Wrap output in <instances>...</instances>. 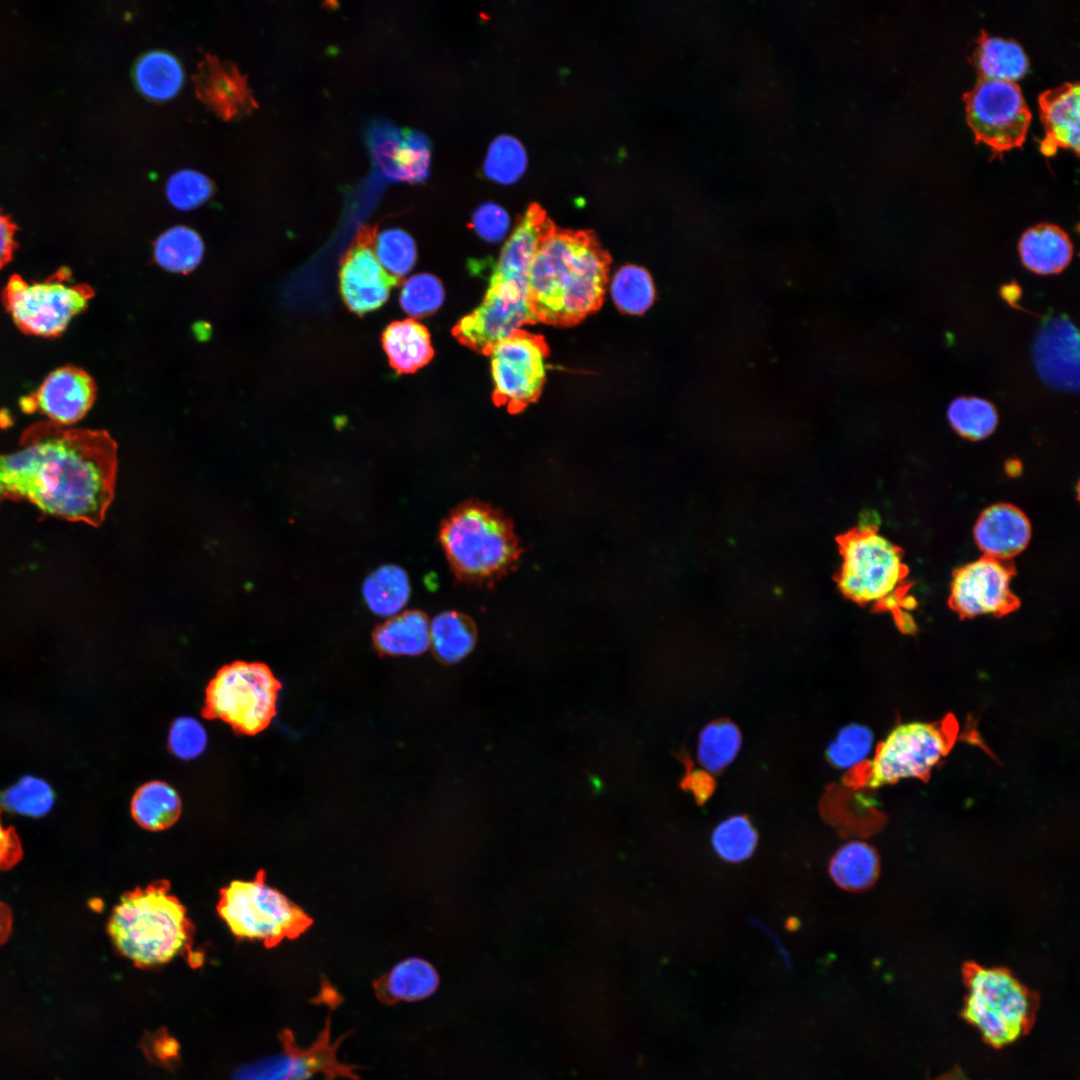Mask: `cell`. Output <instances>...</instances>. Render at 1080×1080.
Instances as JSON below:
<instances>
[{"label": "cell", "mask_w": 1080, "mask_h": 1080, "mask_svg": "<svg viewBox=\"0 0 1080 1080\" xmlns=\"http://www.w3.org/2000/svg\"><path fill=\"white\" fill-rule=\"evenodd\" d=\"M978 77L1015 81L1027 71L1029 61L1023 47L1014 39L981 30L972 52Z\"/></svg>", "instance_id": "obj_25"}, {"label": "cell", "mask_w": 1080, "mask_h": 1080, "mask_svg": "<svg viewBox=\"0 0 1080 1080\" xmlns=\"http://www.w3.org/2000/svg\"><path fill=\"white\" fill-rule=\"evenodd\" d=\"M367 144L375 166L389 180L419 183L430 174L431 142L419 130L376 120L367 130Z\"/></svg>", "instance_id": "obj_14"}, {"label": "cell", "mask_w": 1080, "mask_h": 1080, "mask_svg": "<svg viewBox=\"0 0 1080 1080\" xmlns=\"http://www.w3.org/2000/svg\"><path fill=\"white\" fill-rule=\"evenodd\" d=\"M438 984L439 977L433 966L413 957L396 964L380 986L385 999L417 1001L430 996Z\"/></svg>", "instance_id": "obj_31"}, {"label": "cell", "mask_w": 1080, "mask_h": 1080, "mask_svg": "<svg viewBox=\"0 0 1080 1080\" xmlns=\"http://www.w3.org/2000/svg\"><path fill=\"white\" fill-rule=\"evenodd\" d=\"M1079 98L1077 81L1062 83L1039 94L1040 115L1045 131L1040 150L1044 155L1052 156L1060 147L1070 148L1078 154Z\"/></svg>", "instance_id": "obj_20"}, {"label": "cell", "mask_w": 1080, "mask_h": 1080, "mask_svg": "<svg viewBox=\"0 0 1080 1080\" xmlns=\"http://www.w3.org/2000/svg\"><path fill=\"white\" fill-rule=\"evenodd\" d=\"M375 255L390 275L400 279L412 270L416 262V244L406 231L388 228L376 237Z\"/></svg>", "instance_id": "obj_39"}, {"label": "cell", "mask_w": 1080, "mask_h": 1080, "mask_svg": "<svg viewBox=\"0 0 1080 1080\" xmlns=\"http://www.w3.org/2000/svg\"><path fill=\"white\" fill-rule=\"evenodd\" d=\"M375 650L382 656H418L430 645V623L420 610L392 616L372 632Z\"/></svg>", "instance_id": "obj_23"}, {"label": "cell", "mask_w": 1080, "mask_h": 1080, "mask_svg": "<svg viewBox=\"0 0 1080 1080\" xmlns=\"http://www.w3.org/2000/svg\"><path fill=\"white\" fill-rule=\"evenodd\" d=\"M829 871L839 887L848 891H864L878 879L879 856L868 843L850 841L834 854Z\"/></svg>", "instance_id": "obj_26"}, {"label": "cell", "mask_w": 1080, "mask_h": 1080, "mask_svg": "<svg viewBox=\"0 0 1080 1080\" xmlns=\"http://www.w3.org/2000/svg\"><path fill=\"white\" fill-rule=\"evenodd\" d=\"M947 416L953 429L971 440L987 437L998 423L994 405L979 397L962 396L954 399L948 407Z\"/></svg>", "instance_id": "obj_36"}, {"label": "cell", "mask_w": 1080, "mask_h": 1080, "mask_svg": "<svg viewBox=\"0 0 1080 1080\" xmlns=\"http://www.w3.org/2000/svg\"><path fill=\"white\" fill-rule=\"evenodd\" d=\"M758 835L746 816L737 815L722 821L713 831L712 844L725 861L738 863L754 852Z\"/></svg>", "instance_id": "obj_37"}, {"label": "cell", "mask_w": 1080, "mask_h": 1080, "mask_svg": "<svg viewBox=\"0 0 1080 1080\" xmlns=\"http://www.w3.org/2000/svg\"><path fill=\"white\" fill-rule=\"evenodd\" d=\"M133 819L142 828L159 831L171 827L181 814V799L168 783L154 780L141 785L131 801Z\"/></svg>", "instance_id": "obj_28"}, {"label": "cell", "mask_w": 1080, "mask_h": 1080, "mask_svg": "<svg viewBox=\"0 0 1080 1080\" xmlns=\"http://www.w3.org/2000/svg\"><path fill=\"white\" fill-rule=\"evenodd\" d=\"M538 321L531 302H521L487 289L481 304L454 326L452 333L469 348L486 353L501 340Z\"/></svg>", "instance_id": "obj_16"}, {"label": "cell", "mask_w": 1080, "mask_h": 1080, "mask_svg": "<svg viewBox=\"0 0 1080 1080\" xmlns=\"http://www.w3.org/2000/svg\"><path fill=\"white\" fill-rule=\"evenodd\" d=\"M490 357L493 399L511 413L540 395L546 377L547 346L539 335L521 330L496 343Z\"/></svg>", "instance_id": "obj_12"}, {"label": "cell", "mask_w": 1080, "mask_h": 1080, "mask_svg": "<svg viewBox=\"0 0 1080 1080\" xmlns=\"http://www.w3.org/2000/svg\"><path fill=\"white\" fill-rule=\"evenodd\" d=\"M528 156L523 144L514 136L503 134L490 143L484 159L486 177L501 185L517 182L525 173Z\"/></svg>", "instance_id": "obj_35"}, {"label": "cell", "mask_w": 1080, "mask_h": 1080, "mask_svg": "<svg viewBox=\"0 0 1080 1080\" xmlns=\"http://www.w3.org/2000/svg\"><path fill=\"white\" fill-rule=\"evenodd\" d=\"M23 858V846L13 827H5L0 818V870H10Z\"/></svg>", "instance_id": "obj_45"}, {"label": "cell", "mask_w": 1080, "mask_h": 1080, "mask_svg": "<svg viewBox=\"0 0 1080 1080\" xmlns=\"http://www.w3.org/2000/svg\"><path fill=\"white\" fill-rule=\"evenodd\" d=\"M12 926V911L7 904L0 901V946L10 937Z\"/></svg>", "instance_id": "obj_47"}, {"label": "cell", "mask_w": 1080, "mask_h": 1080, "mask_svg": "<svg viewBox=\"0 0 1080 1080\" xmlns=\"http://www.w3.org/2000/svg\"><path fill=\"white\" fill-rule=\"evenodd\" d=\"M950 744V736L937 724H899L878 745L865 785L878 788L903 779L923 778L947 754Z\"/></svg>", "instance_id": "obj_11"}, {"label": "cell", "mask_w": 1080, "mask_h": 1080, "mask_svg": "<svg viewBox=\"0 0 1080 1080\" xmlns=\"http://www.w3.org/2000/svg\"><path fill=\"white\" fill-rule=\"evenodd\" d=\"M477 630L467 615L458 611L438 614L430 624V644L434 656L444 664L457 663L474 648Z\"/></svg>", "instance_id": "obj_29"}, {"label": "cell", "mask_w": 1080, "mask_h": 1080, "mask_svg": "<svg viewBox=\"0 0 1080 1080\" xmlns=\"http://www.w3.org/2000/svg\"><path fill=\"white\" fill-rule=\"evenodd\" d=\"M967 994L963 1015L994 1046L1017 1040L1033 1015V998L1008 970L970 964L965 968Z\"/></svg>", "instance_id": "obj_8"}, {"label": "cell", "mask_w": 1080, "mask_h": 1080, "mask_svg": "<svg viewBox=\"0 0 1080 1080\" xmlns=\"http://www.w3.org/2000/svg\"><path fill=\"white\" fill-rule=\"evenodd\" d=\"M281 683L261 662L235 661L222 666L205 691L202 716L219 719L241 735L265 730L276 714Z\"/></svg>", "instance_id": "obj_5"}, {"label": "cell", "mask_w": 1080, "mask_h": 1080, "mask_svg": "<svg viewBox=\"0 0 1080 1080\" xmlns=\"http://www.w3.org/2000/svg\"><path fill=\"white\" fill-rule=\"evenodd\" d=\"M963 99L977 142L998 154L1023 144L1031 112L1016 81L978 77Z\"/></svg>", "instance_id": "obj_10"}, {"label": "cell", "mask_w": 1080, "mask_h": 1080, "mask_svg": "<svg viewBox=\"0 0 1080 1080\" xmlns=\"http://www.w3.org/2000/svg\"><path fill=\"white\" fill-rule=\"evenodd\" d=\"M192 924L166 880L121 896L107 924L116 949L139 967H152L190 952Z\"/></svg>", "instance_id": "obj_3"}, {"label": "cell", "mask_w": 1080, "mask_h": 1080, "mask_svg": "<svg viewBox=\"0 0 1080 1080\" xmlns=\"http://www.w3.org/2000/svg\"><path fill=\"white\" fill-rule=\"evenodd\" d=\"M873 735L861 725L842 728L827 749L829 761L837 768L851 769L865 761L871 753Z\"/></svg>", "instance_id": "obj_41"}, {"label": "cell", "mask_w": 1080, "mask_h": 1080, "mask_svg": "<svg viewBox=\"0 0 1080 1080\" xmlns=\"http://www.w3.org/2000/svg\"><path fill=\"white\" fill-rule=\"evenodd\" d=\"M837 543L843 558L837 576L841 592L862 604L896 605L908 574L903 551L873 526L853 528Z\"/></svg>", "instance_id": "obj_6"}, {"label": "cell", "mask_w": 1080, "mask_h": 1080, "mask_svg": "<svg viewBox=\"0 0 1080 1080\" xmlns=\"http://www.w3.org/2000/svg\"><path fill=\"white\" fill-rule=\"evenodd\" d=\"M1078 352L1077 329L1064 317L1047 321L1033 347L1035 365L1041 378L1061 390L1078 388Z\"/></svg>", "instance_id": "obj_19"}, {"label": "cell", "mask_w": 1080, "mask_h": 1080, "mask_svg": "<svg viewBox=\"0 0 1080 1080\" xmlns=\"http://www.w3.org/2000/svg\"><path fill=\"white\" fill-rule=\"evenodd\" d=\"M444 288L440 280L429 273H419L408 278L402 285L400 305L409 315L422 317L436 312L444 301Z\"/></svg>", "instance_id": "obj_40"}, {"label": "cell", "mask_w": 1080, "mask_h": 1080, "mask_svg": "<svg viewBox=\"0 0 1080 1080\" xmlns=\"http://www.w3.org/2000/svg\"><path fill=\"white\" fill-rule=\"evenodd\" d=\"M372 240L369 230L361 232L343 257L339 273L342 299L360 315L381 307L399 283L379 263Z\"/></svg>", "instance_id": "obj_15"}, {"label": "cell", "mask_w": 1080, "mask_h": 1080, "mask_svg": "<svg viewBox=\"0 0 1080 1080\" xmlns=\"http://www.w3.org/2000/svg\"><path fill=\"white\" fill-rule=\"evenodd\" d=\"M1023 266L1039 275L1062 272L1073 257V244L1061 227L1039 223L1026 229L1018 242Z\"/></svg>", "instance_id": "obj_22"}, {"label": "cell", "mask_w": 1080, "mask_h": 1080, "mask_svg": "<svg viewBox=\"0 0 1080 1080\" xmlns=\"http://www.w3.org/2000/svg\"><path fill=\"white\" fill-rule=\"evenodd\" d=\"M20 447L0 453V504L26 500L42 512L99 526L113 497L117 445L107 431L29 426Z\"/></svg>", "instance_id": "obj_1"}, {"label": "cell", "mask_w": 1080, "mask_h": 1080, "mask_svg": "<svg viewBox=\"0 0 1080 1080\" xmlns=\"http://www.w3.org/2000/svg\"><path fill=\"white\" fill-rule=\"evenodd\" d=\"M96 386L83 369L65 366L53 371L38 390L20 401L26 413L40 412L61 426L82 419L95 401Z\"/></svg>", "instance_id": "obj_17"}, {"label": "cell", "mask_w": 1080, "mask_h": 1080, "mask_svg": "<svg viewBox=\"0 0 1080 1080\" xmlns=\"http://www.w3.org/2000/svg\"><path fill=\"white\" fill-rule=\"evenodd\" d=\"M217 911L236 937L267 947L299 936L311 923L302 909L266 883L263 871L253 880H234L221 889Z\"/></svg>", "instance_id": "obj_7"}, {"label": "cell", "mask_w": 1080, "mask_h": 1080, "mask_svg": "<svg viewBox=\"0 0 1080 1080\" xmlns=\"http://www.w3.org/2000/svg\"><path fill=\"white\" fill-rule=\"evenodd\" d=\"M740 745L741 735L733 723L713 722L700 733L697 746L698 761L705 770L717 773L735 759Z\"/></svg>", "instance_id": "obj_34"}, {"label": "cell", "mask_w": 1080, "mask_h": 1080, "mask_svg": "<svg viewBox=\"0 0 1080 1080\" xmlns=\"http://www.w3.org/2000/svg\"><path fill=\"white\" fill-rule=\"evenodd\" d=\"M134 79L139 91L155 101L174 97L184 82V71L179 60L171 53L153 50L142 55L134 68Z\"/></svg>", "instance_id": "obj_27"}, {"label": "cell", "mask_w": 1080, "mask_h": 1080, "mask_svg": "<svg viewBox=\"0 0 1080 1080\" xmlns=\"http://www.w3.org/2000/svg\"><path fill=\"white\" fill-rule=\"evenodd\" d=\"M168 744L177 757L190 760L198 757L207 744V734L202 724L192 717L177 718L169 731Z\"/></svg>", "instance_id": "obj_43"}, {"label": "cell", "mask_w": 1080, "mask_h": 1080, "mask_svg": "<svg viewBox=\"0 0 1080 1080\" xmlns=\"http://www.w3.org/2000/svg\"><path fill=\"white\" fill-rule=\"evenodd\" d=\"M608 270L609 256L592 236L551 228L529 270V292L537 320L571 325L597 310Z\"/></svg>", "instance_id": "obj_2"}, {"label": "cell", "mask_w": 1080, "mask_h": 1080, "mask_svg": "<svg viewBox=\"0 0 1080 1080\" xmlns=\"http://www.w3.org/2000/svg\"><path fill=\"white\" fill-rule=\"evenodd\" d=\"M472 228L483 240L491 243L506 240L511 229L507 210L492 201L481 203L472 214Z\"/></svg>", "instance_id": "obj_44"}, {"label": "cell", "mask_w": 1080, "mask_h": 1080, "mask_svg": "<svg viewBox=\"0 0 1080 1080\" xmlns=\"http://www.w3.org/2000/svg\"><path fill=\"white\" fill-rule=\"evenodd\" d=\"M439 539L451 570L463 581L495 580L515 565L521 553L511 522L475 501L457 506L442 521Z\"/></svg>", "instance_id": "obj_4"}, {"label": "cell", "mask_w": 1080, "mask_h": 1080, "mask_svg": "<svg viewBox=\"0 0 1080 1080\" xmlns=\"http://www.w3.org/2000/svg\"><path fill=\"white\" fill-rule=\"evenodd\" d=\"M974 535L985 556L1008 560L1027 546L1031 526L1026 515L1017 507L997 504L981 514Z\"/></svg>", "instance_id": "obj_21"}, {"label": "cell", "mask_w": 1080, "mask_h": 1080, "mask_svg": "<svg viewBox=\"0 0 1080 1080\" xmlns=\"http://www.w3.org/2000/svg\"><path fill=\"white\" fill-rule=\"evenodd\" d=\"M204 252L201 237L186 226H174L161 234L154 245V256L164 269L188 273L200 263Z\"/></svg>", "instance_id": "obj_32"}, {"label": "cell", "mask_w": 1080, "mask_h": 1080, "mask_svg": "<svg viewBox=\"0 0 1080 1080\" xmlns=\"http://www.w3.org/2000/svg\"><path fill=\"white\" fill-rule=\"evenodd\" d=\"M1015 574L1007 560L989 556L966 564L953 573L949 602L963 617L1004 615L1019 601L1010 589Z\"/></svg>", "instance_id": "obj_13"}, {"label": "cell", "mask_w": 1080, "mask_h": 1080, "mask_svg": "<svg viewBox=\"0 0 1080 1080\" xmlns=\"http://www.w3.org/2000/svg\"><path fill=\"white\" fill-rule=\"evenodd\" d=\"M16 230L15 223L0 211V269L11 261L17 248Z\"/></svg>", "instance_id": "obj_46"}, {"label": "cell", "mask_w": 1080, "mask_h": 1080, "mask_svg": "<svg viewBox=\"0 0 1080 1080\" xmlns=\"http://www.w3.org/2000/svg\"><path fill=\"white\" fill-rule=\"evenodd\" d=\"M368 608L378 616H395L410 596L407 573L399 566L384 565L365 579L362 587Z\"/></svg>", "instance_id": "obj_30"}, {"label": "cell", "mask_w": 1080, "mask_h": 1080, "mask_svg": "<svg viewBox=\"0 0 1080 1080\" xmlns=\"http://www.w3.org/2000/svg\"><path fill=\"white\" fill-rule=\"evenodd\" d=\"M70 277L71 272L62 268L39 283H28L16 274L9 278L2 302L22 332L58 336L71 318L87 307L94 295L92 288L72 284Z\"/></svg>", "instance_id": "obj_9"}, {"label": "cell", "mask_w": 1080, "mask_h": 1080, "mask_svg": "<svg viewBox=\"0 0 1080 1080\" xmlns=\"http://www.w3.org/2000/svg\"><path fill=\"white\" fill-rule=\"evenodd\" d=\"M213 193L211 180L193 169H181L172 174L166 184V195L175 208L192 210L206 202Z\"/></svg>", "instance_id": "obj_42"}, {"label": "cell", "mask_w": 1080, "mask_h": 1080, "mask_svg": "<svg viewBox=\"0 0 1080 1080\" xmlns=\"http://www.w3.org/2000/svg\"><path fill=\"white\" fill-rule=\"evenodd\" d=\"M194 83L198 98L224 120L240 119L256 108L246 77L216 56L206 54L199 62Z\"/></svg>", "instance_id": "obj_18"}, {"label": "cell", "mask_w": 1080, "mask_h": 1080, "mask_svg": "<svg viewBox=\"0 0 1080 1080\" xmlns=\"http://www.w3.org/2000/svg\"><path fill=\"white\" fill-rule=\"evenodd\" d=\"M54 799V792L45 781L26 776L1 793L0 805L13 813L41 817L50 811Z\"/></svg>", "instance_id": "obj_38"}, {"label": "cell", "mask_w": 1080, "mask_h": 1080, "mask_svg": "<svg viewBox=\"0 0 1080 1080\" xmlns=\"http://www.w3.org/2000/svg\"><path fill=\"white\" fill-rule=\"evenodd\" d=\"M610 293L619 310L633 315L647 311L655 299L650 274L646 269L632 264L617 270L610 283Z\"/></svg>", "instance_id": "obj_33"}, {"label": "cell", "mask_w": 1080, "mask_h": 1080, "mask_svg": "<svg viewBox=\"0 0 1080 1080\" xmlns=\"http://www.w3.org/2000/svg\"><path fill=\"white\" fill-rule=\"evenodd\" d=\"M382 344L389 363L398 373H413L433 357L427 328L413 320L390 323L383 332Z\"/></svg>", "instance_id": "obj_24"}]
</instances>
